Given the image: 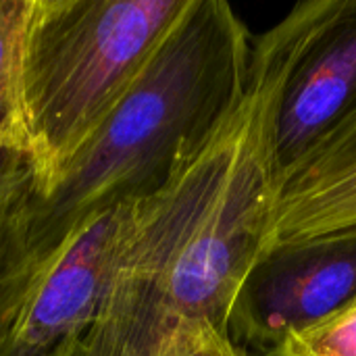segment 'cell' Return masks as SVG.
I'll return each instance as SVG.
<instances>
[{"label": "cell", "mask_w": 356, "mask_h": 356, "mask_svg": "<svg viewBox=\"0 0 356 356\" xmlns=\"http://www.w3.org/2000/svg\"><path fill=\"white\" fill-rule=\"evenodd\" d=\"M292 42L288 13L257 42L244 98L213 146L138 202L102 309L65 356H163L186 330L227 332L234 298L271 238L282 188L271 127Z\"/></svg>", "instance_id": "1"}, {"label": "cell", "mask_w": 356, "mask_h": 356, "mask_svg": "<svg viewBox=\"0 0 356 356\" xmlns=\"http://www.w3.org/2000/svg\"><path fill=\"white\" fill-rule=\"evenodd\" d=\"M0 356H52V355H46V353H38V350H29V348H23V346H19V344H15L13 340H10V344L0 353Z\"/></svg>", "instance_id": "13"}, {"label": "cell", "mask_w": 356, "mask_h": 356, "mask_svg": "<svg viewBox=\"0 0 356 356\" xmlns=\"http://www.w3.org/2000/svg\"><path fill=\"white\" fill-rule=\"evenodd\" d=\"M190 0H27L0 131L46 194L140 77Z\"/></svg>", "instance_id": "3"}, {"label": "cell", "mask_w": 356, "mask_h": 356, "mask_svg": "<svg viewBox=\"0 0 356 356\" xmlns=\"http://www.w3.org/2000/svg\"><path fill=\"white\" fill-rule=\"evenodd\" d=\"M33 177L0 198V353L10 344L23 307L44 269L29 242Z\"/></svg>", "instance_id": "8"}, {"label": "cell", "mask_w": 356, "mask_h": 356, "mask_svg": "<svg viewBox=\"0 0 356 356\" xmlns=\"http://www.w3.org/2000/svg\"><path fill=\"white\" fill-rule=\"evenodd\" d=\"M271 356H356V298L327 321L288 338Z\"/></svg>", "instance_id": "9"}, {"label": "cell", "mask_w": 356, "mask_h": 356, "mask_svg": "<svg viewBox=\"0 0 356 356\" xmlns=\"http://www.w3.org/2000/svg\"><path fill=\"white\" fill-rule=\"evenodd\" d=\"M350 225H356V117L284 179L269 244Z\"/></svg>", "instance_id": "7"}, {"label": "cell", "mask_w": 356, "mask_h": 356, "mask_svg": "<svg viewBox=\"0 0 356 356\" xmlns=\"http://www.w3.org/2000/svg\"><path fill=\"white\" fill-rule=\"evenodd\" d=\"M356 298V225L273 242L246 273L227 321L236 344L271 356Z\"/></svg>", "instance_id": "5"}, {"label": "cell", "mask_w": 356, "mask_h": 356, "mask_svg": "<svg viewBox=\"0 0 356 356\" xmlns=\"http://www.w3.org/2000/svg\"><path fill=\"white\" fill-rule=\"evenodd\" d=\"M163 356H248L227 332L215 327H194L177 334Z\"/></svg>", "instance_id": "10"}, {"label": "cell", "mask_w": 356, "mask_h": 356, "mask_svg": "<svg viewBox=\"0 0 356 356\" xmlns=\"http://www.w3.org/2000/svg\"><path fill=\"white\" fill-rule=\"evenodd\" d=\"M27 0H0V106H8L17 40Z\"/></svg>", "instance_id": "11"}, {"label": "cell", "mask_w": 356, "mask_h": 356, "mask_svg": "<svg viewBox=\"0 0 356 356\" xmlns=\"http://www.w3.org/2000/svg\"><path fill=\"white\" fill-rule=\"evenodd\" d=\"M136 215L138 202L98 213L48 259L17 321L15 344L65 356L90 332Z\"/></svg>", "instance_id": "6"}, {"label": "cell", "mask_w": 356, "mask_h": 356, "mask_svg": "<svg viewBox=\"0 0 356 356\" xmlns=\"http://www.w3.org/2000/svg\"><path fill=\"white\" fill-rule=\"evenodd\" d=\"M277 92L271 150L280 181L356 117V0H307Z\"/></svg>", "instance_id": "4"}, {"label": "cell", "mask_w": 356, "mask_h": 356, "mask_svg": "<svg viewBox=\"0 0 356 356\" xmlns=\"http://www.w3.org/2000/svg\"><path fill=\"white\" fill-rule=\"evenodd\" d=\"M6 111H8V106H0V131H2L4 119H6ZM27 177H31V173H29L25 161L19 154H15L13 150L4 148L0 142V198L8 190H13L21 181H25Z\"/></svg>", "instance_id": "12"}, {"label": "cell", "mask_w": 356, "mask_h": 356, "mask_svg": "<svg viewBox=\"0 0 356 356\" xmlns=\"http://www.w3.org/2000/svg\"><path fill=\"white\" fill-rule=\"evenodd\" d=\"M248 29L223 0H190L140 77L69 163L31 198L29 242L46 265L94 215L171 188L240 106Z\"/></svg>", "instance_id": "2"}]
</instances>
